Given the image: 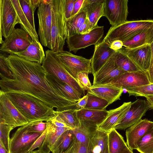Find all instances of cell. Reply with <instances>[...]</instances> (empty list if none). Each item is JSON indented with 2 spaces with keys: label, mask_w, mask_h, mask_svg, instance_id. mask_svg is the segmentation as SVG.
<instances>
[{
  "label": "cell",
  "mask_w": 153,
  "mask_h": 153,
  "mask_svg": "<svg viewBox=\"0 0 153 153\" xmlns=\"http://www.w3.org/2000/svg\"><path fill=\"white\" fill-rule=\"evenodd\" d=\"M6 60L13 75V79L0 73V90L6 93H14L31 96L56 111L76 109V103L68 100L47 79V72L42 65L10 54Z\"/></svg>",
  "instance_id": "6da1fadb"
},
{
  "label": "cell",
  "mask_w": 153,
  "mask_h": 153,
  "mask_svg": "<svg viewBox=\"0 0 153 153\" xmlns=\"http://www.w3.org/2000/svg\"><path fill=\"white\" fill-rule=\"evenodd\" d=\"M12 103L28 120L47 122L54 116V108L30 95L20 93H6Z\"/></svg>",
  "instance_id": "7a4b0ae2"
},
{
  "label": "cell",
  "mask_w": 153,
  "mask_h": 153,
  "mask_svg": "<svg viewBox=\"0 0 153 153\" xmlns=\"http://www.w3.org/2000/svg\"><path fill=\"white\" fill-rule=\"evenodd\" d=\"M42 65L48 74L70 85L81 98L85 95V91L65 68L56 53L51 50H46L45 58Z\"/></svg>",
  "instance_id": "3957f363"
},
{
  "label": "cell",
  "mask_w": 153,
  "mask_h": 153,
  "mask_svg": "<svg viewBox=\"0 0 153 153\" xmlns=\"http://www.w3.org/2000/svg\"><path fill=\"white\" fill-rule=\"evenodd\" d=\"M51 48L59 53L63 50L66 39L65 33L66 21L62 0H52Z\"/></svg>",
  "instance_id": "277c9868"
},
{
  "label": "cell",
  "mask_w": 153,
  "mask_h": 153,
  "mask_svg": "<svg viewBox=\"0 0 153 153\" xmlns=\"http://www.w3.org/2000/svg\"><path fill=\"white\" fill-rule=\"evenodd\" d=\"M153 26V19L127 21L111 27L102 40L109 44L116 40L124 42L143 30Z\"/></svg>",
  "instance_id": "5b68a950"
},
{
  "label": "cell",
  "mask_w": 153,
  "mask_h": 153,
  "mask_svg": "<svg viewBox=\"0 0 153 153\" xmlns=\"http://www.w3.org/2000/svg\"><path fill=\"white\" fill-rule=\"evenodd\" d=\"M0 123L13 128L29 123L28 120L18 110L8 98L7 94L0 91Z\"/></svg>",
  "instance_id": "8992f818"
},
{
  "label": "cell",
  "mask_w": 153,
  "mask_h": 153,
  "mask_svg": "<svg viewBox=\"0 0 153 153\" xmlns=\"http://www.w3.org/2000/svg\"><path fill=\"white\" fill-rule=\"evenodd\" d=\"M52 0H43L37 10L39 20L38 35L41 43L51 48Z\"/></svg>",
  "instance_id": "52a82bcc"
},
{
  "label": "cell",
  "mask_w": 153,
  "mask_h": 153,
  "mask_svg": "<svg viewBox=\"0 0 153 153\" xmlns=\"http://www.w3.org/2000/svg\"><path fill=\"white\" fill-rule=\"evenodd\" d=\"M28 123L19 128L9 142L10 153H26L42 133L29 132Z\"/></svg>",
  "instance_id": "ba28073f"
},
{
  "label": "cell",
  "mask_w": 153,
  "mask_h": 153,
  "mask_svg": "<svg viewBox=\"0 0 153 153\" xmlns=\"http://www.w3.org/2000/svg\"><path fill=\"white\" fill-rule=\"evenodd\" d=\"M0 43L2 37L7 38L15 29L20 21L11 0H0Z\"/></svg>",
  "instance_id": "9c48e42d"
},
{
  "label": "cell",
  "mask_w": 153,
  "mask_h": 153,
  "mask_svg": "<svg viewBox=\"0 0 153 153\" xmlns=\"http://www.w3.org/2000/svg\"><path fill=\"white\" fill-rule=\"evenodd\" d=\"M56 55L67 71L77 81L79 73H91V59H87L64 51L56 53Z\"/></svg>",
  "instance_id": "30bf717a"
},
{
  "label": "cell",
  "mask_w": 153,
  "mask_h": 153,
  "mask_svg": "<svg viewBox=\"0 0 153 153\" xmlns=\"http://www.w3.org/2000/svg\"><path fill=\"white\" fill-rule=\"evenodd\" d=\"M104 26L97 25L88 33L76 34L66 40L69 51L76 53L79 50L98 43L104 35Z\"/></svg>",
  "instance_id": "8fae6325"
},
{
  "label": "cell",
  "mask_w": 153,
  "mask_h": 153,
  "mask_svg": "<svg viewBox=\"0 0 153 153\" xmlns=\"http://www.w3.org/2000/svg\"><path fill=\"white\" fill-rule=\"evenodd\" d=\"M32 39L23 29H15L3 41L0 48L1 51L14 54L25 50L30 45Z\"/></svg>",
  "instance_id": "7c38bea8"
},
{
  "label": "cell",
  "mask_w": 153,
  "mask_h": 153,
  "mask_svg": "<svg viewBox=\"0 0 153 153\" xmlns=\"http://www.w3.org/2000/svg\"><path fill=\"white\" fill-rule=\"evenodd\" d=\"M128 2V0H105L104 16L107 19L111 27L127 21Z\"/></svg>",
  "instance_id": "4fadbf2b"
},
{
  "label": "cell",
  "mask_w": 153,
  "mask_h": 153,
  "mask_svg": "<svg viewBox=\"0 0 153 153\" xmlns=\"http://www.w3.org/2000/svg\"><path fill=\"white\" fill-rule=\"evenodd\" d=\"M150 109L148 102L145 100L138 99L132 102L131 106L123 119L116 126V130H125L134 125L145 115Z\"/></svg>",
  "instance_id": "5bb4252c"
},
{
  "label": "cell",
  "mask_w": 153,
  "mask_h": 153,
  "mask_svg": "<svg viewBox=\"0 0 153 153\" xmlns=\"http://www.w3.org/2000/svg\"><path fill=\"white\" fill-rule=\"evenodd\" d=\"M151 83L147 73L140 70L121 74L115 77L109 83L123 89L141 86Z\"/></svg>",
  "instance_id": "9a60e30c"
},
{
  "label": "cell",
  "mask_w": 153,
  "mask_h": 153,
  "mask_svg": "<svg viewBox=\"0 0 153 153\" xmlns=\"http://www.w3.org/2000/svg\"><path fill=\"white\" fill-rule=\"evenodd\" d=\"M121 50L141 70L148 73L151 60L150 45H145L132 49L123 48Z\"/></svg>",
  "instance_id": "2e32d148"
},
{
  "label": "cell",
  "mask_w": 153,
  "mask_h": 153,
  "mask_svg": "<svg viewBox=\"0 0 153 153\" xmlns=\"http://www.w3.org/2000/svg\"><path fill=\"white\" fill-rule=\"evenodd\" d=\"M153 128V122L147 119H141L126 130V143L131 150L137 149L140 139Z\"/></svg>",
  "instance_id": "e0dca14e"
},
{
  "label": "cell",
  "mask_w": 153,
  "mask_h": 153,
  "mask_svg": "<svg viewBox=\"0 0 153 153\" xmlns=\"http://www.w3.org/2000/svg\"><path fill=\"white\" fill-rule=\"evenodd\" d=\"M116 64L113 56L93 75V85L109 83L115 77L126 72Z\"/></svg>",
  "instance_id": "ac0fdd59"
},
{
  "label": "cell",
  "mask_w": 153,
  "mask_h": 153,
  "mask_svg": "<svg viewBox=\"0 0 153 153\" xmlns=\"http://www.w3.org/2000/svg\"><path fill=\"white\" fill-rule=\"evenodd\" d=\"M132 102H124L119 107L108 111V113L103 120L97 126V130L108 133L123 119L130 108Z\"/></svg>",
  "instance_id": "d6986e66"
},
{
  "label": "cell",
  "mask_w": 153,
  "mask_h": 153,
  "mask_svg": "<svg viewBox=\"0 0 153 153\" xmlns=\"http://www.w3.org/2000/svg\"><path fill=\"white\" fill-rule=\"evenodd\" d=\"M116 51L102 40L95 45L93 55L91 58V73L93 76L114 54Z\"/></svg>",
  "instance_id": "ffe728a7"
},
{
  "label": "cell",
  "mask_w": 153,
  "mask_h": 153,
  "mask_svg": "<svg viewBox=\"0 0 153 153\" xmlns=\"http://www.w3.org/2000/svg\"><path fill=\"white\" fill-rule=\"evenodd\" d=\"M123 89L110 83L92 85L87 93L107 100L109 105L120 100Z\"/></svg>",
  "instance_id": "44dd1931"
},
{
  "label": "cell",
  "mask_w": 153,
  "mask_h": 153,
  "mask_svg": "<svg viewBox=\"0 0 153 153\" xmlns=\"http://www.w3.org/2000/svg\"><path fill=\"white\" fill-rule=\"evenodd\" d=\"M82 6L86 10L90 31L98 25L99 20L104 16L105 0H84Z\"/></svg>",
  "instance_id": "7402d4cb"
},
{
  "label": "cell",
  "mask_w": 153,
  "mask_h": 153,
  "mask_svg": "<svg viewBox=\"0 0 153 153\" xmlns=\"http://www.w3.org/2000/svg\"><path fill=\"white\" fill-rule=\"evenodd\" d=\"M15 54L25 59L41 64L45 56L41 43L34 40H32L30 45L24 51Z\"/></svg>",
  "instance_id": "603a6c76"
},
{
  "label": "cell",
  "mask_w": 153,
  "mask_h": 153,
  "mask_svg": "<svg viewBox=\"0 0 153 153\" xmlns=\"http://www.w3.org/2000/svg\"><path fill=\"white\" fill-rule=\"evenodd\" d=\"M80 122L81 125L79 127L71 129L75 139L88 147L97 129V126L88 121L82 120Z\"/></svg>",
  "instance_id": "cb8c5ba5"
},
{
  "label": "cell",
  "mask_w": 153,
  "mask_h": 153,
  "mask_svg": "<svg viewBox=\"0 0 153 153\" xmlns=\"http://www.w3.org/2000/svg\"><path fill=\"white\" fill-rule=\"evenodd\" d=\"M153 42V26L143 30L123 42V46L127 49H132L145 45H150Z\"/></svg>",
  "instance_id": "d4e9b609"
},
{
  "label": "cell",
  "mask_w": 153,
  "mask_h": 153,
  "mask_svg": "<svg viewBox=\"0 0 153 153\" xmlns=\"http://www.w3.org/2000/svg\"><path fill=\"white\" fill-rule=\"evenodd\" d=\"M87 19L86 9L83 6L75 15L66 21L65 33L66 39L73 35L78 34V31Z\"/></svg>",
  "instance_id": "484cf974"
},
{
  "label": "cell",
  "mask_w": 153,
  "mask_h": 153,
  "mask_svg": "<svg viewBox=\"0 0 153 153\" xmlns=\"http://www.w3.org/2000/svg\"><path fill=\"white\" fill-rule=\"evenodd\" d=\"M46 77L50 83L58 88L71 102L76 103L82 98L67 83L56 79L47 73Z\"/></svg>",
  "instance_id": "4316f807"
},
{
  "label": "cell",
  "mask_w": 153,
  "mask_h": 153,
  "mask_svg": "<svg viewBox=\"0 0 153 153\" xmlns=\"http://www.w3.org/2000/svg\"><path fill=\"white\" fill-rule=\"evenodd\" d=\"M78 118L80 121H88L97 126L101 123L107 115L108 111L83 108L76 110Z\"/></svg>",
  "instance_id": "83f0119b"
},
{
  "label": "cell",
  "mask_w": 153,
  "mask_h": 153,
  "mask_svg": "<svg viewBox=\"0 0 153 153\" xmlns=\"http://www.w3.org/2000/svg\"><path fill=\"white\" fill-rule=\"evenodd\" d=\"M46 122L47 133L40 146L51 151L52 146L60 136L66 131L71 129L67 127H57L50 120Z\"/></svg>",
  "instance_id": "f1b7e54d"
},
{
  "label": "cell",
  "mask_w": 153,
  "mask_h": 153,
  "mask_svg": "<svg viewBox=\"0 0 153 153\" xmlns=\"http://www.w3.org/2000/svg\"><path fill=\"white\" fill-rule=\"evenodd\" d=\"M108 133L97 129L87 147L88 153H101L108 146Z\"/></svg>",
  "instance_id": "f546056e"
},
{
  "label": "cell",
  "mask_w": 153,
  "mask_h": 153,
  "mask_svg": "<svg viewBox=\"0 0 153 153\" xmlns=\"http://www.w3.org/2000/svg\"><path fill=\"white\" fill-rule=\"evenodd\" d=\"M109 153H123L129 149L122 136L114 129L108 134Z\"/></svg>",
  "instance_id": "4dcf8cb0"
},
{
  "label": "cell",
  "mask_w": 153,
  "mask_h": 153,
  "mask_svg": "<svg viewBox=\"0 0 153 153\" xmlns=\"http://www.w3.org/2000/svg\"><path fill=\"white\" fill-rule=\"evenodd\" d=\"M75 138L71 129L62 133L52 146V153H64L75 140Z\"/></svg>",
  "instance_id": "1f68e13d"
},
{
  "label": "cell",
  "mask_w": 153,
  "mask_h": 153,
  "mask_svg": "<svg viewBox=\"0 0 153 153\" xmlns=\"http://www.w3.org/2000/svg\"><path fill=\"white\" fill-rule=\"evenodd\" d=\"M76 109H71L61 111H54V116H57L60 120L68 128L73 129L81 126L80 121L77 117Z\"/></svg>",
  "instance_id": "d6a6232c"
},
{
  "label": "cell",
  "mask_w": 153,
  "mask_h": 153,
  "mask_svg": "<svg viewBox=\"0 0 153 153\" xmlns=\"http://www.w3.org/2000/svg\"><path fill=\"white\" fill-rule=\"evenodd\" d=\"M20 21L22 29L26 31L31 37L32 40L39 41L38 35L36 30L32 27L23 13L19 0H11Z\"/></svg>",
  "instance_id": "836d02e7"
},
{
  "label": "cell",
  "mask_w": 153,
  "mask_h": 153,
  "mask_svg": "<svg viewBox=\"0 0 153 153\" xmlns=\"http://www.w3.org/2000/svg\"><path fill=\"white\" fill-rule=\"evenodd\" d=\"M113 56L117 65L126 72L141 70L121 49L116 51Z\"/></svg>",
  "instance_id": "e575fe53"
},
{
  "label": "cell",
  "mask_w": 153,
  "mask_h": 153,
  "mask_svg": "<svg viewBox=\"0 0 153 153\" xmlns=\"http://www.w3.org/2000/svg\"><path fill=\"white\" fill-rule=\"evenodd\" d=\"M137 146L140 153H153V128L140 139Z\"/></svg>",
  "instance_id": "d590c367"
},
{
  "label": "cell",
  "mask_w": 153,
  "mask_h": 153,
  "mask_svg": "<svg viewBox=\"0 0 153 153\" xmlns=\"http://www.w3.org/2000/svg\"><path fill=\"white\" fill-rule=\"evenodd\" d=\"M129 96L143 97L153 96V83L141 86L125 88Z\"/></svg>",
  "instance_id": "8d00e7d4"
},
{
  "label": "cell",
  "mask_w": 153,
  "mask_h": 153,
  "mask_svg": "<svg viewBox=\"0 0 153 153\" xmlns=\"http://www.w3.org/2000/svg\"><path fill=\"white\" fill-rule=\"evenodd\" d=\"M87 93L88 98L85 108L102 110L105 109L109 105L108 102L105 100Z\"/></svg>",
  "instance_id": "74e56055"
},
{
  "label": "cell",
  "mask_w": 153,
  "mask_h": 153,
  "mask_svg": "<svg viewBox=\"0 0 153 153\" xmlns=\"http://www.w3.org/2000/svg\"><path fill=\"white\" fill-rule=\"evenodd\" d=\"M14 128L8 125L0 123V142L9 153L10 133Z\"/></svg>",
  "instance_id": "f35d334b"
},
{
  "label": "cell",
  "mask_w": 153,
  "mask_h": 153,
  "mask_svg": "<svg viewBox=\"0 0 153 153\" xmlns=\"http://www.w3.org/2000/svg\"><path fill=\"white\" fill-rule=\"evenodd\" d=\"M19 0L22 10L29 23L33 28L36 30L34 18V12L32 7L30 0Z\"/></svg>",
  "instance_id": "ab89813d"
},
{
  "label": "cell",
  "mask_w": 153,
  "mask_h": 153,
  "mask_svg": "<svg viewBox=\"0 0 153 153\" xmlns=\"http://www.w3.org/2000/svg\"><path fill=\"white\" fill-rule=\"evenodd\" d=\"M5 54L1 53L0 54V73L7 77L11 79L13 78V75L11 71L6 60Z\"/></svg>",
  "instance_id": "60d3db41"
},
{
  "label": "cell",
  "mask_w": 153,
  "mask_h": 153,
  "mask_svg": "<svg viewBox=\"0 0 153 153\" xmlns=\"http://www.w3.org/2000/svg\"><path fill=\"white\" fill-rule=\"evenodd\" d=\"M47 123L43 121H36L28 123V131L43 133L47 129Z\"/></svg>",
  "instance_id": "b9f144b4"
},
{
  "label": "cell",
  "mask_w": 153,
  "mask_h": 153,
  "mask_svg": "<svg viewBox=\"0 0 153 153\" xmlns=\"http://www.w3.org/2000/svg\"><path fill=\"white\" fill-rule=\"evenodd\" d=\"M88 74L87 72H81L79 73L77 76L78 83L85 91H87L92 86L88 78Z\"/></svg>",
  "instance_id": "7bdbcfd3"
},
{
  "label": "cell",
  "mask_w": 153,
  "mask_h": 153,
  "mask_svg": "<svg viewBox=\"0 0 153 153\" xmlns=\"http://www.w3.org/2000/svg\"><path fill=\"white\" fill-rule=\"evenodd\" d=\"M64 153H88L87 147L75 139Z\"/></svg>",
  "instance_id": "ee69618b"
},
{
  "label": "cell",
  "mask_w": 153,
  "mask_h": 153,
  "mask_svg": "<svg viewBox=\"0 0 153 153\" xmlns=\"http://www.w3.org/2000/svg\"><path fill=\"white\" fill-rule=\"evenodd\" d=\"M76 1V0H62L66 21L71 17L74 3Z\"/></svg>",
  "instance_id": "f6af8a7d"
},
{
  "label": "cell",
  "mask_w": 153,
  "mask_h": 153,
  "mask_svg": "<svg viewBox=\"0 0 153 153\" xmlns=\"http://www.w3.org/2000/svg\"><path fill=\"white\" fill-rule=\"evenodd\" d=\"M47 133V129L39 137L34 143L29 151H32L35 149L40 147L42 144Z\"/></svg>",
  "instance_id": "bcb514c9"
},
{
  "label": "cell",
  "mask_w": 153,
  "mask_h": 153,
  "mask_svg": "<svg viewBox=\"0 0 153 153\" xmlns=\"http://www.w3.org/2000/svg\"><path fill=\"white\" fill-rule=\"evenodd\" d=\"M88 94H87L76 103V110L85 108L88 101Z\"/></svg>",
  "instance_id": "7dc6e473"
},
{
  "label": "cell",
  "mask_w": 153,
  "mask_h": 153,
  "mask_svg": "<svg viewBox=\"0 0 153 153\" xmlns=\"http://www.w3.org/2000/svg\"><path fill=\"white\" fill-rule=\"evenodd\" d=\"M84 1V0H76L71 17H73L79 12L82 7Z\"/></svg>",
  "instance_id": "c3c4849f"
},
{
  "label": "cell",
  "mask_w": 153,
  "mask_h": 153,
  "mask_svg": "<svg viewBox=\"0 0 153 153\" xmlns=\"http://www.w3.org/2000/svg\"><path fill=\"white\" fill-rule=\"evenodd\" d=\"M151 51V60L150 66L148 74L151 83H153V42L150 45Z\"/></svg>",
  "instance_id": "681fc988"
},
{
  "label": "cell",
  "mask_w": 153,
  "mask_h": 153,
  "mask_svg": "<svg viewBox=\"0 0 153 153\" xmlns=\"http://www.w3.org/2000/svg\"><path fill=\"white\" fill-rule=\"evenodd\" d=\"M109 45L111 48L116 51L122 49L123 46V42L120 40H115Z\"/></svg>",
  "instance_id": "f907efd6"
},
{
  "label": "cell",
  "mask_w": 153,
  "mask_h": 153,
  "mask_svg": "<svg viewBox=\"0 0 153 153\" xmlns=\"http://www.w3.org/2000/svg\"><path fill=\"white\" fill-rule=\"evenodd\" d=\"M90 31L89 30V22L87 18L85 22L79 28L78 31V34L86 33Z\"/></svg>",
  "instance_id": "816d5d0a"
},
{
  "label": "cell",
  "mask_w": 153,
  "mask_h": 153,
  "mask_svg": "<svg viewBox=\"0 0 153 153\" xmlns=\"http://www.w3.org/2000/svg\"><path fill=\"white\" fill-rule=\"evenodd\" d=\"M49 120L57 127L69 128L62 123L57 116H54L52 117Z\"/></svg>",
  "instance_id": "f5cc1de1"
},
{
  "label": "cell",
  "mask_w": 153,
  "mask_h": 153,
  "mask_svg": "<svg viewBox=\"0 0 153 153\" xmlns=\"http://www.w3.org/2000/svg\"><path fill=\"white\" fill-rule=\"evenodd\" d=\"M43 1V0H30L32 7L34 12L36 8L38 7Z\"/></svg>",
  "instance_id": "db71d44e"
},
{
  "label": "cell",
  "mask_w": 153,
  "mask_h": 153,
  "mask_svg": "<svg viewBox=\"0 0 153 153\" xmlns=\"http://www.w3.org/2000/svg\"><path fill=\"white\" fill-rule=\"evenodd\" d=\"M51 151L40 146L39 149L35 151H31L32 153H50Z\"/></svg>",
  "instance_id": "11a10c76"
},
{
  "label": "cell",
  "mask_w": 153,
  "mask_h": 153,
  "mask_svg": "<svg viewBox=\"0 0 153 153\" xmlns=\"http://www.w3.org/2000/svg\"><path fill=\"white\" fill-rule=\"evenodd\" d=\"M146 100L149 104L150 109L153 110V96L146 97Z\"/></svg>",
  "instance_id": "9f6ffc18"
},
{
  "label": "cell",
  "mask_w": 153,
  "mask_h": 153,
  "mask_svg": "<svg viewBox=\"0 0 153 153\" xmlns=\"http://www.w3.org/2000/svg\"><path fill=\"white\" fill-rule=\"evenodd\" d=\"M0 153H9L5 149L1 142H0Z\"/></svg>",
  "instance_id": "6f0895ef"
},
{
  "label": "cell",
  "mask_w": 153,
  "mask_h": 153,
  "mask_svg": "<svg viewBox=\"0 0 153 153\" xmlns=\"http://www.w3.org/2000/svg\"><path fill=\"white\" fill-rule=\"evenodd\" d=\"M101 153H109L108 146Z\"/></svg>",
  "instance_id": "680465c9"
},
{
  "label": "cell",
  "mask_w": 153,
  "mask_h": 153,
  "mask_svg": "<svg viewBox=\"0 0 153 153\" xmlns=\"http://www.w3.org/2000/svg\"><path fill=\"white\" fill-rule=\"evenodd\" d=\"M123 153H134L133 151L131 150L129 148Z\"/></svg>",
  "instance_id": "91938a15"
},
{
  "label": "cell",
  "mask_w": 153,
  "mask_h": 153,
  "mask_svg": "<svg viewBox=\"0 0 153 153\" xmlns=\"http://www.w3.org/2000/svg\"><path fill=\"white\" fill-rule=\"evenodd\" d=\"M26 153H32L30 151H29L28 152H27Z\"/></svg>",
  "instance_id": "94428289"
}]
</instances>
